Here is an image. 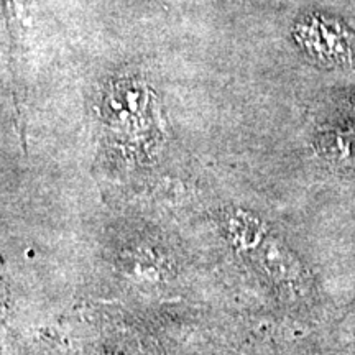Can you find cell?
<instances>
[{
	"instance_id": "cell-3",
	"label": "cell",
	"mask_w": 355,
	"mask_h": 355,
	"mask_svg": "<svg viewBox=\"0 0 355 355\" xmlns=\"http://www.w3.org/2000/svg\"><path fill=\"white\" fill-rule=\"evenodd\" d=\"M225 230L232 245L237 250H259L268 237V227L259 217L248 211H234L225 219Z\"/></svg>"
},
{
	"instance_id": "cell-4",
	"label": "cell",
	"mask_w": 355,
	"mask_h": 355,
	"mask_svg": "<svg viewBox=\"0 0 355 355\" xmlns=\"http://www.w3.org/2000/svg\"><path fill=\"white\" fill-rule=\"evenodd\" d=\"M354 314H355V309H354Z\"/></svg>"
},
{
	"instance_id": "cell-1",
	"label": "cell",
	"mask_w": 355,
	"mask_h": 355,
	"mask_svg": "<svg viewBox=\"0 0 355 355\" xmlns=\"http://www.w3.org/2000/svg\"><path fill=\"white\" fill-rule=\"evenodd\" d=\"M257 260L270 282L288 304L298 309H313L318 290L313 270L296 248L277 235H268L257 250Z\"/></svg>"
},
{
	"instance_id": "cell-2",
	"label": "cell",
	"mask_w": 355,
	"mask_h": 355,
	"mask_svg": "<svg viewBox=\"0 0 355 355\" xmlns=\"http://www.w3.org/2000/svg\"><path fill=\"white\" fill-rule=\"evenodd\" d=\"M293 38L311 61L324 68H345L355 60V40L343 20L311 12L293 28Z\"/></svg>"
}]
</instances>
